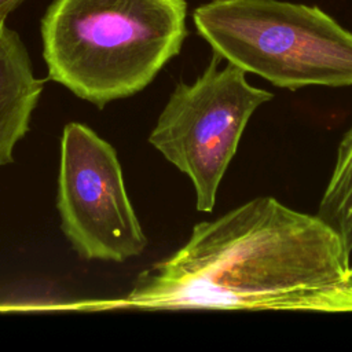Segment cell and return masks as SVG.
<instances>
[{
  "label": "cell",
  "mask_w": 352,
  "mask_h": 352,
  "mask_svg": "<svg viewBox=\"0 0 352 352\" xmlns=\"http://www.w3.org/2000/svg\"><path fill=\"white\" fill-rule=\"evenodd\" d=\"M351 252L318 214L256 197L194 226L110 305L139 309L352 312Z\"/></svg>",
  "instance_id": "1"
},
{
  "label": "cell",
  "mask_w": 352,
  "mask_h": 352,
  "mask_svg": "<svg viewBox=\"0 0 352 352\" xmlns=\"http://www.w3.org/2000/svg\"><path fill=\"white\" fill-rule=\"evenodd\" d=\"M186 0H54L41 21L48 78L98 109L146 88L187 36Z\"/></svg>",
  "instance_id": "2"
},
{
  "label": "cell",
  "mask_w": 352,
  "mask_h": 352,
  "mask_svg": "<svg viewBox=\"0 0 352 352\" xmlns=\"http://www.w3.org/2000/svg\"><path fill=\"white\" fill-rule=\"evenodd\" d=\"M192 18L214 54L278 88L352 85V32L316 6L210 0Z\"/></svg>",
  "instance_id": "3"
},
{
  "label": "cell",
  "mask_w": 352,
  "mask_h": 352,
  "mask_svg": "<svg viewBox=\"0 0 352 352\" xmlns=\"http://www.w3.org/2000/svg\"><path fill=\"white\" fill-rule=\"evenodd\" d=\"M213 56L192 82H179L169 96L148 142L192 183L195 208L210 213L217 190L243 131L274 94L252 85L246 73Z\"/></svg>",
  "instance_id": "4"
},
{
  "label": "cell",
  "mask_w": 352,
  "mask_h": 352,
  "mask_svg": "<svg viewBox=\"0 0 352 352\" xmlns=\"http://www.w3.org/2000/svg\"><path fill=\"white\" fill-rule=\"evenodd\" d=\"M56 208L65 236L84 260L122 263L147 246L114 147L81 122H67L62 132Z\"/></svg>",
  "instance_id": "5"
},
{
  "label": "cell",
  "mask_w": 352,
  "mask_h": 352,
  "mask_svg": "<svg viewBox=\"0 0 352 352\" xmlns=\"http://www.w3.org/2000/svg\"><path fill=\"white\" fill-rule=\"evenodd\" d=\"M44 80L33 74L19 34L0 23V166L14 162V147L29 132Z\"/></svg>",
  "instance_id": "6"
},
{
  "label": "cell",
  "mask_w": 352,
  "mask_h": 352,
  "mask_svg": "<svg viewBox=\"0 0 352 352\" xmlns=\"http://www.w3.org/2000/svg\"><path fill=\"white\" fill-rule=\"evenodd\" d=\"M316 214L342 236L352 252V126L338 144L334 168Z\"/></svg>",
  "instance_id": "7"
},
{
  "label": "cell",
  "mask_w": 352,
  "mask_h": 352,
  "mask_svg": "<svg viewBox=\"0 0 352 352\" xmlns=\"http://www.w3.org/2000/svg\"><path fill=\"white\" fill-rule=\"evenodd\" d=\"M23 1L25 0H0V23L6 22V18Z\"/></svg>",
  "instance_id": "8"
},
{
  "label": "cell",
  "mask_w": 352,
  "mask_h": 352,
  "mask_svg": "<svg viewBox=\"0 0 352 352\" xmlns=\"http://www.w3.org/2000/svg\"><path fill=\"white\" fill-rule=\"evenodd\" d=\"M351 268H352V265H351Z\"/></svg>",
  "instance_id": "9"
}]
</instances>
